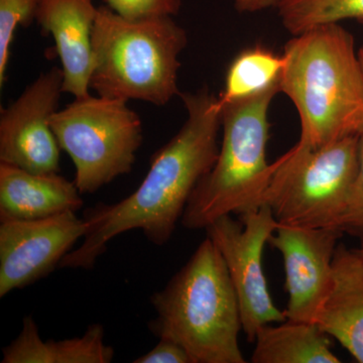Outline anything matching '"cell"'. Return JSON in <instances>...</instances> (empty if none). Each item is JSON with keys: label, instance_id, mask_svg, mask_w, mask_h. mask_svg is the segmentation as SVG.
Listing matches in <instances>:
<instances>
[{"label": "cell", "instance_id": "cell-1", "mask_svg": "<svg viewBox=\"0 0 363 363\" xmlns=\"http://www.w3.org/2000/svg\"><path fill=\"white\" fill-rule=\"evenodd\" d=\"M179 96L187 111L181 130L152 155L149 172L133 194L88 210L84 241L59 267L93 269L113 238L135 229L157 247L171 240L195 188L216 161L221 130V106L208 87Z\"/></svg>", "mask_w": 363, "mask_h": 363}, {"label": "cell", "instance_id": "cell-2", "mask_svg": "<svg viewBox=\"0 0 363 363\" xmlns=\"http://www.w3.org/2000/svg\"><path fill=\"white\" fill-rule=\"evenodd\" d=\"M279 91L297 109L298 150L321 149L363 131V69L352 33L331 23L285 45Z\"/></svg>", "mask_w": 363, "mask_h": 363}, {"label": "cell", "instance_id": "cell-3", "mask_svg": "<svg viewBox=\"0 0 363 363\" xmlns=\"http://www.w3.org/2000/svg\"><path fill=\"white\" fill-rule=\"evenodd\" d=\"M150 302L157 316L150 331L178 343L193 363L247 362L240 347L238 296L225 262L208 236Z\"/></svg>", "mask_w": 363, "mask_h": 363}, {"label": "cell", "instance_id": "cell-4", "mask_svg": "<svg viewBox=\"0 0 363 363\" xmlns=\"http://www.w3.org/2000/svg\"><path fill=\"white\" fill-rule=\"evenodd\" d=\"M186 30L173 18L128 21L98 7L90 88L98 96L164 106L177 95Z\"/></svg>", "mask_w": 363, "mask_h": 363}, {"label": "cell", "instance_id": "cell-5", "mask_svg": "<svg viewBox=\"0 0 363 363\" xmlns=\"http://www.w3.org/2000/svg\"><path fill=\"white\" fill-rule=\"evenodd\" d=\"M279 87L221 107L222 142L211 169L189 200L181 223L206 229L225 215H241L264 205L267 190L283 156L269 164V112Z\"/></svg>", "mask_w": 363, "mask_h": 363}, {"label": "cell", "instance_id": "cell-6", "mask_svg": "<svg viewBox=\"0 0 363 363\" xmlns=\"http://www.w3.org/2000/svg\"><path fill=\"white\" fill-rule=\"evenodd\" d=\"M51 126L74 162L81 194L130 174L143 140L142 119L128 101L90 94L59 109Z\"/></svg>", "mask_w": 363, "mask_h": 363}, {"label": "cell", "instance_id": "cell-7", "mask_svg": "<svg viewBox=\"0 0 363 363\" xmlns=\"http://www.w3.org/2000/svg\"><path fill=\"white\" fill-rule=\"evenodd\" d=\"M358 136L284 155L264 199L279 223L337 229L357 174Z\"/></svg>", "mask_w": 363, "mask_h": 363}, {"label": "cell", "instance_id": "cell-8", "mask_svg": "<svg viewBox=\"0 0 363 363\" xmlns=\"http://www.w3.org/2000/svg\"><path fill=\"white\" fill-rule=\"evenodd\" d=\"M241 219L240 223L225 215L205 230L225 262L240 304L242 331L255 342L264 325L286 320L285 311L272 301L262 267L264 247L279 222L266 204L241 215Z\"/></svg>", "mask_w": 363, "mask_h": 363}, {"label": "cell", "instance_id": "cell-9", "mask_svg": "<svg viewBox=\"0 0 363 363\" xmlns=\"http://www.w3.org/2000/svg\"><path fill=\"white\" fill-rule=\"evenodd\" d=\"M62 68L52 67L0 112V162L35 174L59 173L60 147L52 130L63 93Z\"/></svg>", "mask_w": 363, "mask_h": 363}, {"label": "cell", "instance_id": "cell-10", "mask_svg": "<svg viewBox=\"0 0 363 363\" xmlns=\"http://www.w3.org/2000/svg\"><path fill=\"white\" fill-rule=\"evenodd\" d=\"M88 230L89 223L74 211L33 220H0V298L54 272Z\"/></svg>", "mask_w": 363, "mask_h": 363}, {"label": "cell", "instance_id": "cell-11", "mask_svg": "<svg viewBox=\"0 0 363 363\" xmlns=\"http://www.w3.org/2000/svg\"><path fill=\"white\" fill-rule=\"evenodd\" d=\"M342 231L279 223L269 245L281 253L289 295L286 320L315 323L330 291L333 259Z\"/></svg>", "mask_w": 363, "mask_h": 363}, {"label": "cell", "instance_id": "cell-12", "mask_svg": "<svg viewBox=\"0 0 363 363\" xmlns=\"http://www.w3.org/2000/svg\"><path fill=\"white\" fill-rule=\"evenodd\" d=\"M98 7L94 0H37L35 20L56 44L63 71V93L89 95L92 33Z\"/></svg>", "mask_w": 363, "mask_h": 363}, {"label": "cell", "instance_id": "cell-13", "mask_svg": "<svg viewBox=\"0 0 363 363\" xmlns=\"http://www.w3.org/2000/svg\"><path fill=\"white\" fill-rule=\"evenodd\" d=\"M75 182L0 162V220H33L81 209Z\"/></svg>", "mask_w": 363, "mask_h": 363}, {"label": "cell", "instance_id": "cell-14", "mask_svg": "<svg viewBox=\"0 0 363 363\" xmlns=\"http://www.w3.org/2000/svg\"><path fill=\"white\" fill-rule=\"evenodd\" d=\"M315 324L363 363V259L357 250L336 248L330 291Z\"/></svg>", "mask_w": 363, "mask_h": 363}, {"label": "cell", "instance_id": "cell-15", "mask_svg": "<svg viewBox=\"0 0 363 363\" xmlns=\"http://www.w3.org/2000/svg\"><path fill=\"white\" fill-rule=\"evenodd\" d=\"M102 325L93 324L80 337L43 340L32 317L23 319L20 335L2 350V363H109L114 350L104 340Z\"/></svg>", "mask_w": 363, "mask_h": 363}, {"label": "cell", "instance_id": "cell-16", "mask_svg": "<svg viewBox=\"0 0 363 363\" xmlns=\"http://www.w3.org/2000/svg\"><path fill=\"white\" fill-rule=\"evenodd\" d=\"M253 363H339L330 339L315 323L281 322L264 325L257 331Z\"/></svg>", "mask_w": 363, "mask_h": 363}, {"label": "cell", "instance_id": "cell-17", "mask_svg": "<svg viewBox=\"0 0 363 363\" xmlns=\"http://www.w3.org/2000/svg\"><path fill=\"white\" fill-rule=\"evenodd\" d=\"M285 59L264 45L241 51L227 69L223 90L217 96L220 106L247 99L279 87Z\"/></svg>", "mask_w": 363, "mask_h": 363}, {"label": "cell", "instance_id": "cell-18", "mask_svg": "<svg viewBox=\"0 0 363 363\" xmlns=\"http://www.w3.org/2000/svg\"><path fill=\"white\" fill-rule=\"evenodd\" d=\"M281 25L292 35L347 20L363 23V0H281Z\"/></svg>", "mask_w": 363, "mask_h": 363}, {"label": "cell", "instance_id": "cell-19", "mask_svg": "<svg viewBox=\"0 0 363 363\" xmlns=\"http://www.w3.org/2000/svg\"><path fill=\"white\" fill-rule=\"evenodd\" d=\"M37 0H0V86L6 80L14 33L18 26H30L35 20Z\"/></svg>", "mask_w": 363, "mask_h": 363}, {"label": "cell", "instance_id": "cell-20", "mask_svg": "<svg viewBox=\"0 0 363 363\" xmlns=\"http://www.w3.org/2000/svg\"><path fill=\"white\" fill-rule=\"evenodd\" d=\"M106 6L128 21L173 18L180 11L182 0H105Z\"/></svg>", "mask_w": 363, "mask_h": 363}, {"label": "cell", "instance_id": "cell-21", "mask_svg": "<svg viewBox=\"0 0 363 363\" xmlns=\"http://www.w3.org/2000/svg\"><path fill=\"white\" fill-rule=\"evenodd\" d=\"M337 229L363 238V131L358 136V169Z\"/></svg>", "mask_w": 363, "mask_h": 363}, {"label": "cell", "instance_id": "cell-22", "mask_svg": "<svg viewBox=\"0 0 363 363\" xmlns=\"http://www.w3.org/2000/svg\"><path fill=\"white\" fill-rule=\"evenodd\" d=\"M135 363H193L187 351L169 339H160L149 352L136 358Z\"/></svg>", "mask_w": 363, "mask_h": 363}, {"label": "cell", "instance_id": "cell-23", "mask_svg": "<svg viewBox=\"0 0 363 363\" xmlns=\"http://www.w3.org/2000/svg\"><path fill=\"white\" fill-rule=\"evenodd\" d=\"M281 0H235L236 11L240 13H255L278 7Z\"/></svg>", "mask_w": 363, "mask_h": 363}, {"label": "cell", "instance_id": "cell-24", "mask_svg": "<svg viewBox=\"0 0 363 363\" xmlns=\"http://www.w3.org/2000/svg\"><path fill=\"white\" fill-rule=\"evenodd\" d=\"M358 56H359L360 63H362L363 69V45L359 50H358Z\"/></svg>", "mask_w": 363, "mask_h": 363}, {"label": "cell", "instance_id": "cell-25", "mask_svg": "<svg viewBox=\"0 0 363 363\" xmlns=\"http://www.w3.org/2000/svg\"><path fill=\"white\" fill-rule=\"evenodd\" d=\"M358 253H359L360 257L363 259V247L360 248V250H357Z\"/></svg>", "mask_w": 363, "mask_h": 363}]
</instances>
